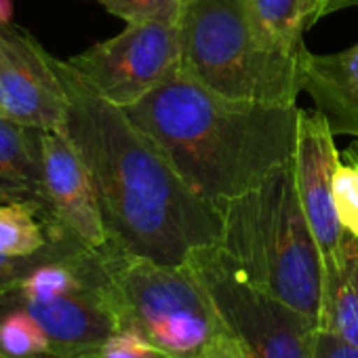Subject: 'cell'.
<instances>
[{
	"instance_id": "1",
	"label": "cell",
	"mask_w": 358,
	"mask_h": 358,
	"mask_svg": "<svg viewBox=\"0 0 358 358\" xmlns=\"http://www.w3.org/2000/svg\"><path fill=\"white\" fill-rule=\"evenodd\" d=\"M68 91V137L99 194L108 247L166 266L220 245L222 213L177 173L160 145L129 114L103 99L70 64L55 59Z\"/></svg>"
},
{
	"instance_id": "2",
	"label": "cell",
	"mask_w": 358,
	"mask_h": 358,
	"mask_svg": "<svg viewBox=\"0 0 358 358\" xmlns=\"http://www.w3.org/2000/svg\"><path fill=\"white\" fill-rule=\"evenodd\" d=\"M122 110L215 209L255 188L295 154L297 106L228 99L184 70Z\"/></svg>"
},
{
	"instance_id": "3",
	"label": "cell",
	"mask_w": 358,
	"mask_h": 358,
	"mask_svg": "<svg viewBox=\"0 0 358 358\" xmlns=\"http://www.w3.org/2000/svg\"><path fill=\"white\" fill-rule=\"evenodd\" d=\"M220 213L224 253L253 285L320 329L322 255L297 196L293 158Z\"/></svg>"
},
{
	"instance_id": "4",
	"label": "cell",
	"mask_w": 358,
	"mask_h": 358,
	"mask_svg": "<svg viewBox=\"0 0 358 358\" xmlns=\"http://www.w3.org/2000/svg\"><path fill=\"white\" fill-rule=\"evenodd\" d=\"M182 70L236 101L295 106L306 53L285 49L249 0H186L179 15Z\"/></svg>"
},
{
	"instance_id": "5",
	"label": "cell",
	"mask_w": 358,
	"mask_h": 358,
	"mask_svg": "<svg viewBox=\"0 0 358 358\" xmlns=\"http://www.w3.org/2000/svg\"><path fill=\"white\" fill-rule=\"evenodd\" d=\"M106 268L120 327L141 333L173 358H194L224 331L190 264H156L108 247Z\"/></svg>"
},
{
	"instance_id": "6",
	"label": "cell",
	"mask_w": 358,
	"mask_h": 358,
	"mask_svg": "<svg viewBox=\"0 0 358 358\" xmlns=\"http://www.w3.org/2000/svg\"><path fill=\"white\" fill-rule=\"evenodd\" d=\"M188 264L245 358H316L318 324L253 285L220 245L196 249Z\"/></svg>"
},
{
	"instance_id": "7",
	"label": "cell",
	"mask_w": 358,
	"mask_h": 358,
	"mask_svg": "<svg viewBox=\"0 0 358 358\" xmlns=\"http://www.w3.org/2000/svg\"><path fill=\"white\" fill-rule=\"evenodd\" d=\"M68 64L110 103L129 108L182 70L179 22H137Z\"/></svg>"
},
{
	"instance_id": "8",
	"label": "cell",
	"mask_w": 358,
	"mask_h": 358,
	"mask_svg": "<svg viewBox=\"0 0 358 358\" xmlns=\"http://www.w3.org/2000/svg\"><path fill=\"white\" fill-rule=\"evenodd\" d=\"M55 59L28 30L0 26V112L34 129L66 131L70 101Z\"/></svg>"
},
{
	"instance_id": "9",
	"label": "cell",
	"mask_w": 358,
	"mask_h": 358,
	"mask_svg": "<svg viewBox=\"0 0 358 358\" xmlns=\"http://www.w3.org/2000/svg\"><path fill=\"white\" fill-rule=\"evenodd\" d=\"M9 308H24L41 322L51 339L53 358L95 356L106 339L122 329L110 291L108 268L99 280L47 301L26 299L7 289L0 293V310Z\"/></svg>"
},
{
	"instance_id": "10",
	"label": "cell",
	"mask_w": 358,
	"mask_h": 358,
	"mask_svg": "<svg viewBox=\"0 0 358 358\" xmlns=\"http://www.w3.org/2000/svg\"><path fill=\"white\" fill-rule=\"evenodd\" d=\"M43 171L53 228L89 249H108L95 179L64 131H43Z\"/></svg>"
},
{
	"instance_id": "11",
	"label": "cell",
	"mask_w": 358,
	"mask_h": 358,
	"mask_svg": "<svg viewBox=\"0 0 358 358\" xmlns=\"http://www.w3.org/2000/svg\"><path fill=\"white\" fill-rule=\"evenodd\" d=\"M339 162L335 135L327 118L314 110L297 116V143L293 154L295 186L301 209L318 243L322 264L339 255L345 230L341 228L333 201V175Z\"/></svg>"
},
{
	"instance_id": "12",
	"label": "cell",
	"mask_w": 358,
	"mask_h": 358,
	"mask_svg": "<svg viewBox=\"0 0 358 358\" xmlns=\"http://www.w3.org/2000/svg\"><path fill=\"white\" fill-rule=\"evenodd\" d=\"M0 203H22L32 207L41 220L57 232L51 222L45 188L43 129L22 124L3 112H0Z\"/></svg>"
},
{
	"instance_id": "13",
	"label": "cell",
	"mask_w": 358,
	"mask_h": 358,
	"mask_svg": "<svg viewBox=\"0 0 358 358\" xmlns=\"http://www.w3.org/2000/svg\"><path fill=\"white\" fill-rule=\"evenodd\" d=\"M301 91L327 118L333 135L358 137V45L333 53H306Z\"/></svg>"
},
{
	"instance_id": "14",
	"label": "cell",
	"mask_w": 358,
	"mask_h": 358,
	"mask_svg": "<svg viewBox=\"0 0 358 358\" xmlns=\"http://www.w3.org/2000/svg\"><path fill=\"white\" fill-rule=\"evenodd\" d=\"M320 331L358 348V238L343 234L339 255L322 264Z\"/></svg>"
},
{
	"instance_id": "15",
	"label": "cell",
	"mask_w": 358,
	"mask_h": 358,
	"mask_svg": "<svg viewBox=\"0 0 358 358\" xmlns=\"http://www.w3.org/2000/svg\"><path fill=\"white\" fill-rule=\"evenodd\" d=\"M57 236L41 215L22 203H0V255L34 257L51 247Z\"/></svg>"
},
{
	"instance_id": "16",
	"label": "cell",
	"mask_w": 358,
	"mask_h": 358,
	"mask_svg": "<svg viewBox=\"0 0 358 358\" xmlns=\"http://www.w3.org/2000/svg\"><path fill=\"white\" fill-rule=\"evenodd\" d=\"M0 352L9 358H53L49 335L24 308L0 310Z\"/></svg>"
},
{
	"instance_id": "17",
	"label": "cell",
	"mask_w": 358,
	"mask_h": 358,
	"mask_svg": "<svg viewBox=\"0 0 358 358\" xmlns=\"http://www.w3.org/2000/svg\"><path fill=\"white\" fill-rule=\"evenodd\" d=\"M259 24L289 51L303 53V30L299 0H249Z\"/></svg>"
},
{
	"instance_id": "18",
	"label": "cell",
	"mask_w": 358,
	"mask_h": 358,
	"mask_svg": "<svg viewBox=\"0 0 358 358\" xmlns=\"http://www.w3.org/2000/svg\"><path fill=\"white\" fill-rule=\"evenodd\" d=\"M333 201L341 228L358 238V148L339 156L333 175Z\"/></svg>"
},
{
	"instance_id": "19",
	"label": "cell",
	"mask_w": 358,
	"mask_h": 358,
	"mask_svg": "<svg viewBox=\"0 0 358 358\" xmlns=\"http://www.w3.org/2000/svg\"><path fill=\"white\" fill-rule=\"evenodd\" d=\"M112 15L127 24L137 22H179L186 0H95Z\"/></svg>"
},
{
	"instance_id": "20",
	"label": "cell",
	"mask_w": 358,
	"mask_h": 358,
	"mask_svg": "<svg viewBox=\"0 0 358 358\" xmlns=\"http://www.w3.org/2000/svg\"><path fill=\"white\" fill-rule=\"evenodd\" d=\"M95 358H173L133 329H120L106 339Z\"/></svg>"
},
{
	"instance_id": "21",
	"label": "cell",
	"mask_w": 358,
	"mask_h": 358,
	"mask_svg": "<svg viewBox=\"0 0 358 358\" xmlns=\"http://www.w3.org/2000/svg\"><path fill=\"white\" fill-rule=\"evenodd\" d=\"M59 238V236H57ZM55 238V241H57ZM53 241V243H55ZM53 243H51V247H53ZM51 247L49 249H45L43 253H38V255H34V257H9V255H0V293L3 291H7V289H11V287H15L49 251H51Z\"/></svg>"
},
{
	"instance_id": "22",
	"label": "cell",
	"mask_w": 358,
	"mask_h": 358,
	"mask_svg": "<svg viewBox=\"0 0 358 358\" xmlns=\"http://www.w3.org/2000/svg\"><path fill=\"white\" fill-rule=\"evenodd\" d=\"M316 358H358V348L345 343L329 331H318Z\"/></svg>"
},
{
	"instance_id": "23",
	"label": "cell",
	"mask_w": 358,
	"mask_h": 358,
	"mask_svg": "<svg viewBox=\"0 0 358 358\" xmlns=\"http://www.w3.org/2000/svg\"><path fill=\"white\" fill-rule=\"evenodd\" d=\"M343 5H348V0H299V11H301V20L306 28H310L320 17L337 11Z\"/></svg>"
},
{
	"instance_id": "24",
	"label": "cell",
	"mask_w": 358,
	"mask_h": 358,
	"mask_svg": "<svg viewBox=\"0 0 358 358\" xmlns=\"http://www.w3.org/2000/svg\"><path fill=\"white\" fill-rule=\"evenodd\" d=\"M194 358H245L236 341L224 329L207 348H203Z\"/></svg>"
},
{
	"instance_id": "25",
	"label": "cell",
	"mask_w": 358,
	"mask_h": 358,
	"mask_svg": "<svg viewBox=\"0 0 358 358\" xmlns=\"http://www.w3.org/2000/svg\"><path fill=\"white\" fill-rule=\"evenodd\" d=\"M13 20V5L11 0H0V26H7Z\"/></svg>"
},
{
	"instance_id": "26",
	"label": "cell",
	"mask_w": 358,
	"mask_h": 358,
	"mask_svg": "<svg viewBox=\"0 0 358 358\" xmlns=\"http://www.w3.org/2000/svg\"><path fill=\"white\" fill-rule=\"evenodd\" d=\"M0 358H9V356H7L5 352H0Z\"/></svg>"
},
{
	"instance_id": "27",
	"label": "cell",
	"mask_w": 358,
	"mask_h": 358,
	"mask_svg": "<svg viewBox=\"0 0 358 358\" xmlns=\"http://www.w3.org/2000/svg\"><path fill=\"white\" fill-rule=\"evenodd\" d=\"M89 358H95V356H89Z\"/></svg>"
},
{
	"instance_id": "28",
	"label": "cell",
	"mask_w": 358,
	"mask_h": 358,
	"mask_svg": "<svg viewBox=\"0 0 358 358\" xmlns=\"http://www.w3.org/2000/svg\"><path fill=\"white\" fill-rule=\"evenodd\" d=\"M348 5H350V0H348Z\"/></svg>"
}]
</instances>
